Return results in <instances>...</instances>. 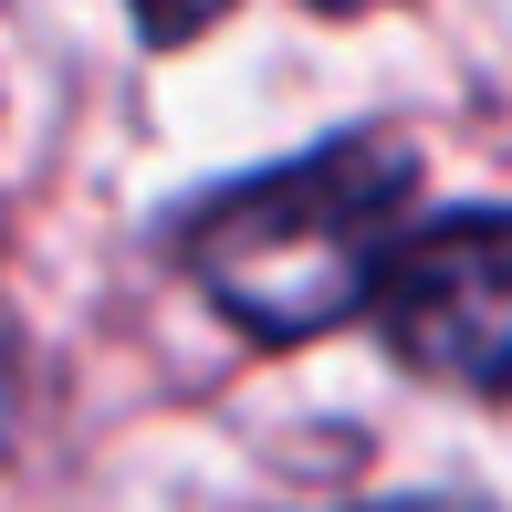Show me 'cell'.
<instances>
[{"label":"cell","instance_id":"obj_1","mask_svg":"<svg viewBox=\"0 0 512 512\" xmlns=\"http://www.w3.org/2000/svg\"><path fill=\"white\" fill-rule=\"evenodd\" d=\"M408 230L418 157L398 136H335L199 199L178 230V262L209 293V314H230L251 345H314L366 314Z\"/></svg>","mask_w":512,"mask_h":512},{"label":"cell","instance_id":"obj_2","mask_svg":"<svg viewBox=\"0 0 512 512\" xmlns=\"http://www.w3.org/2000/svg\"><path fill=\"white\" fill-rule=\"evenodd\" d=\"M366 324L408 377L450 387V398L512 408V209H450L418 220L366 293Z\"/></svg>","mask_w":512,"mask_h":512}]
</instances>
